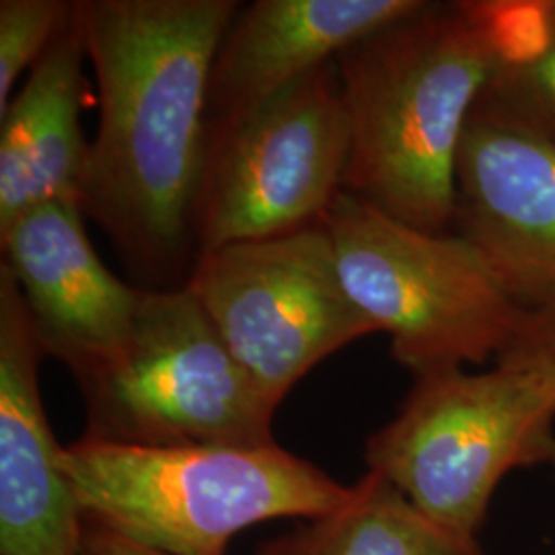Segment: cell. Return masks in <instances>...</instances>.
Here are the masks:
<instances>
[{"instance_id": "obj_4", "label": "cell", "mask_w": 555, "mask_h": 555, "mask_svg": "<svg viewBox=\"0 0 555 555\" xmlns=\"http://www.w3.org/2000/svg\"><path fill=\"white\" fill-rule=\"evenodd\" d=\"M323 222L348 295L414 377L483 364L515 336L527 309L467 238L422 231L344 190Z\"/></svg>"}, {"instance_id": "obj_6", "label": "cell", "mask_w": 555, "mask_h": 555, "mask_svg": "<svg viewBox=\"0 0 555 555\" xmlns=\"http://www.w3.org/2000/svg\"><path fill=\"white\" fill-rule=\"evenodd\" d=\"M555 380L513 364L416 378L399 414L366 442V465L422 515L476 539L500 481L550 463Z\"/></svg>"}, {"instance_id": "obj_2", "label": "cell", "mask_w": 555, "mask_h": 555, "mask_svg": "<svg viewBox=\"0 0 555 555\" xmlns=\"http://www.w3.org/2000/svg\"><path fill=\"white\" fill-rule=\"evenodd\" d=\"M550 2H424L336 59L350 124L344 192L428 233L455 222L469 116Z\"/></svg>"}, {"instance_id": "obj_14", "label": "cell", "mask_w": 555, "mask_h": 555, "mask_svg": "<svg viewBox=\"0 0 555 555\" xmlns=\"http://www.w3.org/2000/svg\"><path fill=\"white\" fill-rule=\"evenodd\" d=\"M266 555H486L477 539L451 533L375 472L330 515L307 520Z\"/></svg>"}, {"instance_id": "obj_17", "label": "cell", "mask_w": 555, "mask_h": 555, "mask_svg": "<svg viewBox=\"0 0 555 555\" xmlns=\"http://www.w3.org/2000/svg\"><path fill=\"white\" fill-rule=\"evenodd\" d=\"M496 362L529 369L555 380V305L527 309Z\"/></svg>"}, {"instance_id": "obj_7", "label": "cell", "mask_w": 555, "mask_h": 555, "mask_svg": "<svg viewBox=\"0 0 555 555\" xmlns=\"http://www.w3.org/2000/svg\"><path fill=\"white\" fill-rule=\"evenodd\" d=\"M348 155L336 60L210 126L194 215L198 256L321 222L344 190Z\"/></svg>"}, {"instance_id": "obj_10", "label": "cell", "mask_w": 555, "mask_h": 555, "mask_svg": "<svg viewBox=\"0 0 555 555\" xmlns=\"http://www.w3.org/2000/svg\"><path fill=\"white\" fill-rule=\"evenodd\" d=\"M82 217L79 202L54 199L0 231L2 266L25 298L41 352L75 378L124 344L142 291L101 263Z\"/></svg>"}, {"instance_id": "obj_3", "label": "cell", "mask_w": 555, "mask_h": 555, "mask_svg": "<svg viewBox=\"0 0 555 555\" xmlns=\"http://www.w3.org/2000/svg\"><path fill=\"white\" fill-rule=\"evenodd\" d=\"M85 525L165 555H224L238 531L330 515L352 496L268 447H132L82 437L60 451Z\"/></svg>"}, {"instance_id": "obj_8", "label": "cell", "mask_w": 555, "mask_h": 555, "mask_svg": "<svg viewBox=\"0 0 555 555\" xmlns=\"http://www.w3.org/2000/svg\"><path fill=\"white\" fill-rule=\"evenodd\" d=\"M185 286L276 405L373 323L350 298L325 222L202 254Z\"/></svg>"}, {"instance_id": "obj_1", "label": "cell", "mask_w": 555, "mask_h": 555, "mask_svg": "<svg viewBox=\"0 0 555 555\" xmlns=\"http://www.w3.org/2000/svg\"><path fill=\"white\" fill-rule=\"evenodd\" d=\"M235 0L77 2L100 91L80 208L137 274L167 278L194 238L208 87Z\"/></svg>"}, {"instance_id": "obj_16", "label": "cell", "mask_w": 555, "mask_h": 555, "mask_svg": "<svg viewBox=\"0 0 555 555\" xmlns=\"http://www.w3.org/2000/svg\"><path fill=\"white\" fill-rule=\"evenodd\" d=\"M66 0L0 2V114L13 100L21 75L36 66L75 13Z\"/></svg>"}, {"instance_id": "obj_5", "label": "cell", "mask_w": 555, "mask_h": 555, "mask_svg": "<svg viewBox=\"0 0 555 555\" xmlns=\"http://www.w3.org/2000/svg\"><path fill=\"white\" fill-rule=\"evenodd\" d=\"M85 437L132 447H268L278 405L183 284L142 288L130 334L77 377Z\"/></svg>"}, {"instance_id": "obj_12", "label": "cell", "mask_w": 555, "mask_h": 555, "mask_svg": "<svg viewBox=\"0 0 555 555\" xmlns=\"http://www.w3.org/2000/svg\"><path fill=\"white\" fill-rule=\"evenodd\" d=\"M422 0H258L238 9L208 87V128L238 118L416 11Z\"/></svg>"}, {"instance_id": "obj_11", "label": "cell", "mask_w": 555, "mask_h": 555, "mask_svg": "<svg viewBox=\"0 0 555 555\" xmlns=\"http://www.w3.org/2000/svg\"><path fill=\"white\" fill-rule=\"evenodd\" d=\"M43 357L25 298L0 266V555H80L85 518L40 393Z\"/></svg>"}, {"instance_id": "obj_18", "label": "cell", "mask_w": 555, "mask_h": 555, "mask_svg": "<svg viewBox=\"0 0 555 555\" xmlns=\"http://www.w3.org/2000/svg\"><path fill=\"white\" fill-rule=\"evenodd\" d=\"M80 555H165L153 550H146L137 543H130L121 537L114 535L109 531H103L98 527L85 525L82 533V547ZM266 555V554H261Z\"/></svg>"}, {"instance_id": "obj_15", "label": "cell", "mask_w": 555, "mask_h": 555, "mask_svg": "<svg viewBox=\"0 0 555 555\" xmlns=\"http://www.w3.org/2000/svg\"><path fill=\"white\" fill-rule=\"evenodd\" d=\"M486 93L555 140V2L535 38L500 66Z\"/></svg>"}, {"instance_id": "obj_13", "label": "cell", "mask_w": 555, "mask_h": 555, "mask_svg": "<svg viewBox=\"0 0 555 555\" xmlns=\"http://www.w3.org/2000/svg\"><path fill=\"white\" fill-rule=\"evenodd\" d=\"M85 59L75 4L70 21L0 114V231L46 202L80 204L91 149L80 128L87 103Z\"/></svg>"}, {"instance_id": "obj_9", "label": "cell", "mask_w": 555, "mask_h": 555, "mask_svg": "<svg viewBox=\"0 0 555 555\" xmlns=\"http://www.w3.org/2000/svg\"><path fill=\"white\" fill-rule=\"evenodd\" d=\"M455 222L525 309L555 305V140L483 93L455 167Z\"/></svg>"}, {"instance_id": "obj_19", "label": "cell", "mask_w": 555, "mask_h": 555, "mask_svg": "<svg viewBox=\"0 0 555 555\" xmlns=\"http://www.w3.org/2000/svg\"><path fill=\"white\" fill-rule=\"evenodd\" d=\"M550 465H552V467H554V472H555V444H554V449H552V456H550Z\"/></svg>"}]
</instances>
